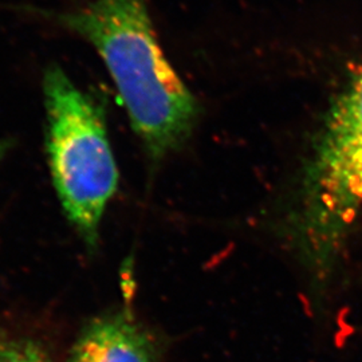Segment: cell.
I'll return each mask as SVG.
<instances>
[{
    "instance_id": "5b68a950",
    "label": "cell",
    "mask_w": 362,
    "mask_h": 362,
    "mask_svg": "<svg viewBox=\"0 0 362 362\" xmlns=\"http://www.w3.org/2000/svg\"><path fill=\"white\" fill-rule=\"evenodd\" d=\"M0 362H50L40 344L0 333Z\"/></svg>"
},
{
    "instance_id": "277c9868",
    "label": "cell",
    "mask_w": 362,
    "mask_h": 362,
    "mask_svg": "<svg viewBox=\"0 0 362 362\" xmlns=\"http://www.w3.org/2000/svg\"><path fill=\"white\" fill-rule=\"evenodd\" d=\"M71 362H156L155 346L143 326L122 309L85 326Z\"/></svg>"
},
{
    "instance_id": "6da1fadb",
    "label": "cell",
    "mask_w": 362,
    "mask_h": 362,
    "mask_svg": "<svg viewBox=\"0 0 362 362\" xmlns=\"http://www.w3.org/2000/svg\"><path fill=\"white\" fill-rule=\"evenodd\" d=\"M52 19L100 54L151 158L188 140L199 104L161 50L146 0H88Z\"/></svg>"
},
{
    "instance_id": "7a4b0ae2",
    "label": "cell",
    "mask_w": 362,
    "mask_h": 362,
    "mask_svg": "<svg viewBox=\"0 0 362 362\" xmlns=\"http://www.w3.org/2000/svg\"><path fill=\"white\" fill-rule=\"evenodd\" d=\"M43 95L52 185L66 218L94 250L105 209L118 185L104 112L58 66L46 70Z\"/></svg>"
},
{
    "instance_id": "3957f363",
    "label": "cell",
    "mask_w": 362,
    "mask_h": 362,
    "mask_svg": "<svg viewBox=\"0 0 362 362\" xmlns=\"http://www.w3.org/2000/svg\"><path fill=\"white\" fill-rule=\"evenodd\" d=\"M362 206V70L332 105L300 182L297 239L327 267Z\"/></svg>"
},
{
    "instance_id": "8992f818",
    "label": "cell",
    "mask_w": 362,
    "mask_h": 362,
    "mask_svg": "<svg viewBox=\"0 0 362 362\" xmlns=\"http://www.w3.org/2000/svg\"><path fill=\"white\" fill-rule=\"evenodd\" d=\"M13 148V141L0 139V161L4 158V156L8 153V151Z\"/></svg>"
}]
</instances>
